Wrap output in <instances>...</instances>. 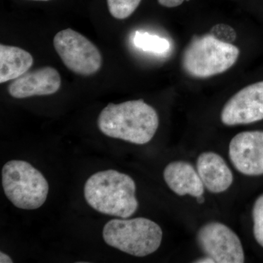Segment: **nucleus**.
<instances>
[{"instance_id":"2eb2a0df","label":"nucleus","mask_w":263,"mask_h":263,"mask_svg":"<svg viewBox=\"0 0 263 263\" xmlns=\"http://www.w3.org/2000/svg\"><path fill=\"white\" fill-rule=\"evenodd\" d=\"M142 0H107V5L110 15L114 18L123 20L129 18Z\"/></svg>"},{"instance_id":"dca6fc26","label":"nucleus","mask_w":263,"mask_h":263,"mask_svg":"<svg viewBox=\"0 0 263 263\" xmlns=\"http://www.w3.org/2000/svg\"><path fill=\"white\" fill-rule=\"evenodd\" d=\"M252 216L254 221V235L257 243L263 247V195L254 202Z\"/></svg>"},{"instance_id":"9b49d317","label":"nucleus","mask_w":263,"mask_h":263,"mask_svg":"<svg viewBox=\"0 0 263 263\" xmlns=\"http://www.w3.org/2000/svg\"><path fill=\"white\" fill-rule=\"evenodd\" d=\"M197 171L204 186L210 193H223L233 184L231 170L224 159L214 152H203L199 156Z\"/></svg>"},{"instance_id":"7ed1b4c3","label":"nucleus","mask_w":263,"mask_h":263,"mask_svg":"<svg viewBox=\"0 0 263 263\" xmlns=\"http://www.w3.org/2000/svg\"><path fill=\"white\" fill-rule=\"evenodd\" d=\"M103 237L110 247L142 257L160 248L162 230L159 224L146 218L112 219L104 226Z\"/></svg>"},{"instance_id":"412c9836","label":"nucleus","mask_w":263,"mask_h":263,"mask_svg":"<svg viewBox=\"0 0 263 263\" xmlns=\"http://www.w3.org/2000/svg\"><path fill=\"white\" fill-rule=\"evenodd\" d=\"M197 202H199V203H203L204 201H205V199H204L203 196H200L198 197H197Z\"/></svg>"},{"instance_id":"4be33fe9","label":"nucleus","mask_w":263,"mask_h":263,"mask_svg":"<svg viewBox=\"0 0 263 263\" xmlns=\"http://www.w3.org/2000/svg\"><path fill=\"white\" fill-rule=\"evenodd\" d=\"M30 1L47 2L50 1V0H30Z\"/></svg>"},{"instance_id":"ddd939ff","label":"nucleus","mask_w":263,"mask_h":263,"mask_svg":"<svg viewBox=\"0 0 263 263\" xmlns=\"http://www.w3.org/2000/svg\"><path fill=\"white\" fill-rule=\"evenodd\" d=\"M34 59L28 51L16 46L0 45V84L18 79L28 72Z\"/></svg>"},{"instance_id":"0eeeda50","label":"nucleus","mask_w":263,"mask_h":263,"mask_svg":"<svg viewBox=\"0 0 263 263\" xmlns=\"http://www.w3.org/2000/svg\"><path fill=\"white\" fill-rule=\"evenodd\" d=\"M197 243L206 256L218 263H243L245 252L239 237L229 227L211 221L197 232Z\"/></svg>"},{"instance_id":"f03ea898","label":"nucleus","mask_w":263,"mask_h":263,"mask_svg":"<svg viewBox=\"0 0 263 263\" xmlns=\"http://www.w3.org/2000/svg\"><path fill=\"white\" fill-rule=\"evenodd\" d=\"M136 185L130 176L114 170L100 171L84 185V197L90 206L106 215L127 219L136 213Z\"/></svg>"},{"instance_id":"f3484780","label":"nucleus","mask_w":263,"mask_h":263,"mask_svg":"<svg viewBox=\"0 0 263 263\" xmlns=\"http://www.w3.org/2000/svg\"><path fill=\"white\" fill-rule=\"evenodd\" d=\"M214 37L222 42L232 43L236 39L235 29L228 24H216L211 29L210 33Z\"/></svg>"},{"instance_id":"f8f14e48","label":"nucleus","mask_w":263,"mask_h":263,"mask_svg":"<svg viewBox=\"0 0 263 263\" xmlns=\"http://www.w3.org/2000/svg\"><path fill=\"white\" fill-rule=\"evenodd\" d=\"M163 177L168 187L179 196H202L204 186L198 173L191 164L184 161L171 162L164 170Z\"/></svg>"},{"instance_id":"20e7f679","label":"nucleus","mask_w":263,"mask_h":263,"mask_svg":"<svg viewBox=\"0 0 263 263\" xmlns=\"http://www.w3.org/2000/svg\"><path fill=\"white\" fill-rule=\"evenodd\" d=\"M239 54L237 46L208 34L194 38L189 44L183 54L182 66L189 75L205 79L229 70Z\"/></svg>"},{"instance_id":"f257e3e1","label":"nucleus","mask_w":263,"mask_h":263,"mask_svg":"<svg viewBox=\"0 0 263 263\" xmlns=\"http://www.w3.org/2000/svg\"><path fill=\"white\" fill-rule=\"evenodd\" d=\"M99 129L110 138L143 145L152 141L159 127V116L143 100L109 103L100 112Z\"/></svg>"},{"instance_id":"a211bd4d","label":"nucleus","mask_w":263,"mask_h":263,"mask_svg":"<svg viewBox=\"0 0 263 263\" xmlns=\"http://www.w3.org/2000/svg\"><path fill=\"white\" fill-rule=\"evenodd\" d=\"M159 4L165 8H176L183 4L184 2H188L190 0H157Z\"/></svg>"},{"instance_id":"6ab92c4d","label":"nucleus","mask_w":263,"mask_h":263,"mask_svg":"<svg viewBox=\"0 0 263 263\" xmlns=\"http://www.w3.org/2000/svg\"><path fill=\"white\" fill-rule=\"evenodd\" d=\"M0 262L1 263H12L13 260L10 258L8 254L3 253V252H0Z\"/></svg>"},{"instance_id":"6e6552de","label":"nucleus","mask_w":263,"mask_h":263,"mask_svg":"<svg viewBox=\"0 0 263 263\" xmlns=\"http://www.w3.org/2000/svg\"><path fill=\"white\" fill-rule=\"evenodd\" d=\"M263 119V81L249 85L227 102L221 120L227 126L248 124Z\"/></svg>"},{"instance_id":"aec40b11","label":"nucleus","mask_w":263,"mask_h":263,"mask_svg":"<svg viewBox=\"0 0 263 263\" xmlns=\"http://www.w3.org/2000/svg\"><path fill=\"white\" fill-rule=\"evenodd\" d=\"M194 262H197V263H215L214 262V259L212 258H211L210 257H209V256L205 255V257H201V258H199L196 259V260Z\"/></svg>"},{"instance_id":"1a4fd4ad","label":"nucleus","mask_w":263,"mask_h":263,"mask_svg":"<svg viewBox=\"0 0 263 263\" xmlns=\"http://www.w3.org/2000/svg\"><path fill=\"white\" fill-rule=\"evenodd\" d=\"M229 157L240 174L247 176L263 174V131H246L231 140Z\"/></svg>"},{"instance_id":"9d476101","label":"nucleus","mask_w":263,"mask_h":263,"mask_svg":"<svg viewBox=\"0 0 263 263\" xmlns=\"http://www.w3.org/2000/svg\"><path fill=\"white\" fill-rule=\"evenodd\" d=\"M61 76L53 67H43L27 72L8 87L10 96L16 99L54 94L61 86Z\"/></svg>"},{"instance_id":"39448f33","label":"nucleus","mask_w":263,"mask_h":263,"mask_svg":"<svg viewBox=\"0 0 263 263\" xmlns=\"http://www.w3.org/2000/svg\"><path fill=\"white\" fill-rule=\"evenodd\" d=\"M2 183L5 195L18 209H37L47 199V180L42 173L25 161L7 162L2 170Z\"/></svg>"},{"instance_id":"4468645a","label":"nucleus","mask_w":263,"mask_h":263,"mask_svg":"<svg viewBox=\"0 0 263 263\" xmlns=\"http://www.w3.org/2000/svg\"><path fill=\"white\" fill-rule=\"evenodd\" d=\"M133 41L136 47L141 48L143 51L159 54L165 53L170 48V43L165 38L148 32H136Z\"/></svg>"},{"instance_id":"423d86ee","label":"nucleus","mask_w":263,"mask_h":263,"mask_svg":"<svg viewBox=\"0 0 263 263\" xmlns=\"http://www.w3.org/2000/svg\"><path fill=\"white\" fill-rule=\"evenodd\" d=\"M53 46L64 65L78 75H94L103 65V57L98 47L72 29L57 33L53 38Z\"/></svg>"}]
</instances>
